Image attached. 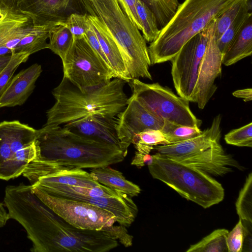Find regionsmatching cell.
I'll list each match as a JSON object with an SVG mask.
<instances>
[{
  "label": "cell",
  "instance_id": "1",
  "mask_svg": "<svg viewBox=\"0 0 252 252\" xmlns=\"http://www.w3.org/2000/svg\"><path fill=\"white\" fill-rule=\"evenodd\" d=\"M35 158L61 166L93 168L122 162L126 155L119 148L76 134L62 126L44 125L36 129Z\"/></svg>",
  "mask_w": 252,
  "mask_h": 252
},
{
  "label": "cell",
  "instance_id": "2",
  "mask_svg": "<svg viewBox=\"0 0 252 252\" xmlns=\"http://www.w3.org/2000/svg\"><path fill=\"white\" fill-rule=\"evenodd\" d=\"M126 83L114 78L101 87L83 92L63 77L52 92L56 102L46 112L44 125L63 126L93 115L117 116L127 105L128 98L124 91Z\"/></svg>",
  "mask_w": 252,
  "mask_h": 252
},
{
  "label": "cell",
  "instance_id": "3",
  "mask_svg": "<svg viewBox=\"0 0 252 252\" xmlns=\"http://www.w3.org/2000/svg\"><path fill=\"white\" fill-rule=\"evenodd\" d=\"M236 0H185L148 47L151 64L171 61L182 47Z\"/></svg>",
  "mask_w": 252,
  "mask_h": 252
},
{
  "label": "cell",
  "instance_id": "4",
  "mask_svg": "<svg viewBox=\"0 0 252 252\" xmlns=\"http://www.w3.org/2000/svg\"><path fill=\"white\" fill-rule=\"evenodd\" d=\"M75 2L83 14L96 17L105 26L119 47L130 80L139 78L152 80L146 41L117 0Z\"/></svg>",
  "mask_w": 252,
  "mask_h": 252
},
{
  "label": "cell",
  "instance_id": "5",
  "mask_svg": "<svg viewBox=\"0 0 252 252\" xmlns=\"http://www.w3.org/2000/svg\"><path fill=\"white\" fill-rule=\"evenodd\" d=\"M152 157V163L148 165L152 177L163 182L183 197L204 209L223 199V188L210 175L158 153Z\"/></svg>",
  "mask_w": 252,
  "mask_h": 252
},
{
  "label": "cell",
  "instance_id": "6",
  "mask_svg": "<svg viewBox=\"0 0 252 252\" xmlns=\"http://www.w3.org/2000/svg\"><path fill=\"white\" fill-rule=\"evenodd\" d=\"M32 189L48 207L73 226L107 232L125 247L132 246V236L126 226L115 225L116 218L110 212L81 201L52 195L35 186Z\"/></svg>",
  "mask_w": 252,
  "mask_h": 252
},
{
  "label": "cell",
  "instance_id": "7",
  "mask_svg": "<svg viewBox=\"0 0 252 252\" xmlns=\"http://www.w3.org/2000/svg\"><path fill=\"white\" fill-rule=\"evenodd\" d=\"M36 129L19 121L0 123V179L23 174L37 156Z\"/></svg>",
  "mask_w": 252,
  "mask_h": 252
},
{
  "label": "cell",
  "instance_id": "8",
  "mask_svg": "<svg viewBox=\"0 0 252 252\" xmlns=\"http://www.w3.org/2000/svg\"><path fill=\"white\" fill-rule=\"evenodd\" d=\"M130 84L133 95L149 112L163 120L199 128L202 121L191 111L189 101L177 96L170 88L158 83H145L132 79Z\"/></svg>",
  "mask_w": 252,
  "mask_h": 252
},
{
  "label": "cell",
  "instance_id": "9",
  "mask_svg": "<svg viewBox=\"0 0 252 252\" xmlns=\"http://www.w3.org/2000/svg\"><path fill=\"white\" fill-rule=\"evenodd\" d=\"M62 61L63 76L84 92L115 78L111 67L95 53L85 36L74 39Z\"/></svg>",
  "mask_w": 252,
  "mask_h": 252
},
{
  "label": "cell",
  "instance_id": "10",
  "mask_svg": "<svg viewBox=\"0 0 252 252\" xmlns=\"http://www.w3.org/2000/svg\"><path fill=\"white\" fill-rule=\"evenodd\" d=\"M213 21L187 42L170 61L171 75L175 90L179 96L189 102H196L198 71Z\"/></svg>",
  "mask_w": 252,
  "mask_h": 252
},
{
  "label": "cell",
  "instance_id": "11",
  "mask_svg": "<svg viewBox=\"0 0 252 252\" xmlns=\"http://www.w3.org/2000/svg\"><path fill=\"white\" fill-rule=\"evenodd\" d=\"M164 120L147 111L133 96L116 116V128L122 151L126 155L134 136L147 129L160 130Z\"/></svg>",
  "mask_w": 252,
  "mask_h": 252
},
{
  "label": "cell",
  "instance_id": "12",
  "mask_svg": "<svg viewBox=\"0 0 252 252\" xmlns=\"http://www.w3.org/2000/svg\"><path fill=\"white\" fill-rule=\"evenodd\" d=\"M39 26L20 8L18 0H0V48L14 53L20 41Z\"/></svg>",
  "mask_w": 252,
  "mask_h": 252
},
{
  "label": "cell",
  "instance_id": "13",
  "mask_svg": "<svg viewBox=\"0 0 252 252\" xmlns=\"http://www.w3.org/2000/svg\"><path fill=\"white\" fill-rule=\"evenodd\" d=\"M216 19L213 20L205 51L198 71L196 83V102L203 109L215 94L217 87L215 81L221 74L222 54L215 37Z\"/></svg>",
  "mask_w": 252,
  "mask_h": 252
},
{
  "label": "cell",
  "instance_id": "14",
  "mask_svg": "<svg viewBox=\"0 0 252 252\" xmlns=\"http://www.w3.org/2000/svg\"><path fill=\"white\" fill-rule=\"evenodd\" d=\"M170 158L215 176L232 172V167L244 169L231 155L225 152L220 143L193 155Z\"/></svg>",
  "mask_w": 252,
  "mask_h": 252
},
{
  "label": "cell",
  "instance_id": "15",
  "mask_svg": "<svg viewBox=\"0 0 252 252\" xmlns=\"http://www.w3.org/2000/svg\"><path fill=\"white\" fill-rule=\"evenodd\" d=\"M116 116H90L62 126L71 131L96 141L121 149L116 128Z\"/></svg>",
  "mask_w": 252,
  "mask_h": 252
},
{
  "label": "cell",
  "instance_id": "16",
  "mask_svg": "<svg viewBox=\"0 0 252 252\" xmlns=\"http://www.w3.org/2000/svg\"><path fill=\"white\" fill-rule=\"evenodd\" d=\"M220 115L216 116L210 127L199 135L174 144L155 146L157 153L169 158L193 155L220 143L221 137Z\"/></svg>",
  "mask_w": 252,
  "mask_h": 252
},
{
  "label": "cell",
  "instance_id": "17",
  "mask_svg": "<svg viewBox=\"0 0 252 252\" xmlns=\"http://www.w3.org/2000/svg\"><path fill=\"white\" fill-rule=\"evenodd\" d=\"M42 71L41 65L34 63L13 76L0 96V108L24 104L32 93Z\"/></svg>",
  "mask_w": 252,
  "mask_h": 252
},
{
  "label": "cell",
  "instance_id": "18",
  "mask_svg": "<svg viewBox=\"0 0 252 252\" xmlns=\"http://www.w3.org/2000/svg\"><path fill=\"white\" fill-rule=\"evenodd\" d=\"M75 0H18L20 8L32 19L35 26L63 21Z\"/></svg>",
  "mask_w": 252,
  "mask_h": 252
},
{
  "label": "cell",
  "instance_id": "19",
  "mask_svg": "<svg viewBox=\"0 0 252 252\" xmlns=\"http://www.w3.org/2000/svg\"><path fill=\"white\" fill-rule=\"evenodd\" d=\"M86 14L89 23L96 34L101 49L114 73L115 78H119L129 82L130 79L116 42L103 24L96 17Z\"/></svg>",
  "mask_w": 252,
  "mask_h": 252
},
{
  "label": "cell",
  "instance_id": "20",
  "mask_svg": "<svg viewBox=\"0 0 252 252\" xmlns=\"http://www.w3.org/2000/svg\"><path fill=\"white\" fill-rule=\"evenodd\" d=\"M40 186L64 185L93 188L101 185L90 173L78 168L64 167L57 171L29 180Z\"/></svg>",
  "mask_w": 252,
  "mask_h": 252
},
{
  "label": "cell",
  "instance_id": "21",
  "mask_svg": "<svg viewBox=\"0 0 252 252\" xmlns=\"http://www.w3.org/2000/svg\"><path fill=\"white\" fill-rule=\"evenodd\" d=\"M131 143L136 151L131 164L138 168L152 163L153 157L150 153L155 146L168 144L161 130L154 129H147L135 134Z\"/></svg>",
  "mask_w": 252,
  "mask_h": 252
},
{
  "label": "cell",
  "instance_id": "22",
  "mask_svg": "<svg viewBox=\"0 0 252 252\" xmlns=\"http://www.w3.org/2000/svg\"><path fill=\"white\" fill-rule=\"evenodd\" d=\"M92 177L100 184L132 197L141 192L140 187L126 180L123 173L109 165L90 169Z\"/></svg>",
  "mask_w": 252,
  "mask_h": 252
},
{
  "label": "cell",
  "instance_id": "23",
  "mask_svg": "<svg viewBox=\"0 0 252 252\" xmlns=\"http://www.w3.org/2000/svg\"><path fill=\"white\" fill-rule=\"evenodd\" d=\"M252 53V16L233 39L222 54V64L229 66Z\"/></svg>",
  "mask_w": 252,
  "mask_h": 252
},
{
  "label": "cell",
  "instance_id": "24",
  "mask_svg": "<svg viewBox=\"0 0 252 252\" xmlns=\"http://www.w3.org/2000/svg\"><path fill=\"white\" fill-rule=\"evenodd\" d=\"M32 186H36L47 193L58 197H61L67 194H74L80 196L94 197H120L125 194L113 190L102 185L93 188L64 185L44 187L36 185H33Z\"/></svg>",
  "mask_w": 252,
  "mask_h": 252
},
{
  "label": "cell",
  "instance_id": "25",
  "mask_svg": "<svg viewBox=\"0 0 252 252\" xmlns=\"http://www.w3.org/2000/svg\"><path fill=\"white\" fill-rule=\"evenodd\" d=\"M228 231L218 229L191 245L187 252H228L226 238Z\"/></svg>",
  "mask_w": 252,
  "mask_h": 252
},
{
  "label": "cell",
  "instance_id": "26",
  "mask_svg": "<svg viewBox=\"0 0 252 252\" xmlns=\"http://www.w3.org/2000/svg\"><path fill=\"white\" fill-rule=\"evenodd\" d=\"M48 49L63 60L74 40L72 34L64 26L59 24L52 31Z\"/></svg>",
  "mask_w": 252,
  "mask_h": 252
},
{
  "label": "cell",
  "instance_id": "27",
  "mask_svg": "<svg viewBox=\"0 0 252 252\" xmlns=\"http://www.w3.org/2000/svg\"><path fill=\"white\" fill-rule=\"evenodd\" d=\"M168 144L182 142L201 134L202 131L198 127L181 125L164 120L160 129Z\"/></svg>",
  "mask_w": 252,
  "mask_h": 252
},
{
  "label": "cell",
  "instance_id": "28",
  "mask_svg": "<svg viewBox=\"0 0 252 252\" xmlns=\"http://www.w3.org/2000/svg\"><path fill=\"white\" fill-rule=\"evenodd\" d=\"M137 14L142 25V35L148 42L154 41L159 32L156 17L150 8L141 0H136Z\"/></svg>",
  "mask_w": 252,
  "mask_h": 252
},
{
  "label": "cell",
  "instance_id": "29",
  "mask_svg": "<svg viewBox=\"0 0 252 252\" xmlns=\"http://www.w3.org/2000/svg\"><path fill=\"white\" fill-rule=\"evenodd\" d=\"M155 14L159 29L169 22L179 5L178 0H141Z\"/></svg>",
  "mask_w": 252,
  "mask_h": 252
},
{
  "label": "cell",
  "instance_id": "30",
  "mask_svg": "<svg viewBox=\"0 0 252 252\" xmlns=\"http://www.w3.org/2000/svg\"><path fill=\"white\" fill-rule=\"evenodd\" d=\"M251 16H252V13L249 11L246 3L221 37L216 40L218 46L222 54L225 52L231 41Z\"/></svg>",
  "mask_w": 252,
  "mask_h": 252
},
{
  "label": "cell",
  "instance_id": "31",
  "mask_svg": "<svg viewBox=\"0 0 252 252\" xmlns=\"http://www.w3.org/2000/svg\"><path fill=\"white\" fill-rule=\"evenodd\" d=\"M236 209L241 220L252 222V173L248 175L239 192Z\"/></svg>",
  "mask_w": 252,
  "mask_h": 252
},
{
  "label": "cell",
  "instance_id": "32",
  "mask_svg": "<svg viewBox=\"0 0 252 252\" xmlns=\"http://www.w3.org/2000/svg\"><path fill=\"white\" fill-rule=\"evenodd\" d=\"M246 3L247 0H236L231 6L216 19L214 32L216 40L221 37Z\"/></svg>",
  "mask_w": 252,
  "mask_h": 252
},
{
  "label": "cell",
  "instance_id": "33",
  "mask_svg": "<svg viewBox=\"0 0 252 252\" xmlns=\"http://www.w3.org/2000/svg\"><path fill=\"white\" fill-rule=\"evenodd\" d=\"M30 55L25 53H14L6 66L0 71V96L7 88L13 74L23 63L26 62Z\"/></svg>",
  "mask_w": 252,
  "mask_h": 252
},
{
  "label": "cell",
  "instance_id": "34",
  "mask_svg": "<svg viewBox=\"0 0 252 252\" xmlns=\"http://www.w3.org/2000/svg\"><path fill=\"white\" fill-rule=\"evenodd\" d=\"M226 143L238 147H252V123L234 129L224 136Z\"/></svg>",
  "mask_w": 252,
  "mask_h": 252
},
{
  "label": "cell",
  "instance_id": "35",
  "mask_svg": "<svg viewBox=\"0 0 252 252\" xmlns=\"http://www.w3.org/2000/svg\"><path fill=\"white\" fill-rule=\"evenodd\" d=\"M65 26L71 32L74 39L84 36L89 24L86 14L72 13L63 21L60 22Z\"/></svg>",
  "mask_w": 252,
  "mask_h": 252
},
{
  "label": "cell",
  "instance_id": "36",
  "mask_svg": "<svg viewBox=\"0 0 252 252\" xmlns=\"http://www.w3.org/2000/svg\"><path fill=\"white\" fill-rule=\"evenodd\" d=\"M243 242V229L241 220L230 231L226 238L228 252H242Z\"/></svg>",
  "mask_w": 252,
  "mask_h": 252
},
{
  "label": "cell",
  "instance_id": "37",
  "mask_svg": "<svg viewBox=\"0 0 252 252\" xmlns=\"http://www.w3.org/2000/svg\"><path fill=\"white\" fill-rule=\"evenodd\" d=\"M128 18L142 32L143 28L139 19L136 6V0H117Z\"/></svg>",
  "mask_w": 252,
  "mask_h": 252
},
{
  "label": "cell",
  "instance_id": "38",
  "mask_svg": "<svg viewBox=\"0 0 252 252\" xmlns=\"http://www.w3.org/2000/svg\"><path fill=\"white\" fill-rule=\"evenodd\" d=\"M84 36L95 53L110 66L108 62L101 49L96 34L90 24Z\"/></svg>",
  "mask_w": 252,
  "mask_h": 252
},
{
  "label": "cell",
  "instance_id": "39",
  "mask_svg": "<svg viewBox=\"0 0 252 252\" xmlns=\"http://www.w3.org/2000/svg\"><path fill=\"white\" fill-rule=\"evenodd\" d=\"M243 229V242L242 252H252V222L242 220Z\"/></svg>",
  "mask_w": 252,
  "mask_h": 252
},
{
  "label": "cell",
  "instance_id": "40",
  "mask_svg": "<svg viewBox=\"0 0 252 252\" xmlns=\"http://www.w3.org/2000/svg\"><path fill=\"white\" fill-rule=\"evenodd\" d=\"M232 94L236 97L243 99L245 101L252 100V89L251 88L236 90L232 93Z\"/></svg>",
  "mask_w": 252,
  "mask_h": 252
},
{
  "label": "cell",
  "instance_id": "41",
  "mask_svg": "<svg viewBox=\"0 0 252 252\" xmlns=\"http://www.w3.org/2000/svg\"><path fill=\"white\" fill-rule=\"evenodd\" d=\"M9 219L10 217L8 213L4 208L3 204L0 202V228L5 225Z\"/></svg>",
  "mask_w": 252,
  "mask_h": 252
},
{
  "label": "cell",
  "instance_id": "42",
  "mask_svg": "<svg viewBox=\"0 0 252 252\" xmlns=\"http://www.w3.org/2000/svg\"><path fill=\"white\" fill-rule=\"evenodd\" d=\"M11 57L12 54L0 56V71L6 66Z\"/></svg>",
  "mask_w": 252,
  "mask_h": 252
}]
</instances>
